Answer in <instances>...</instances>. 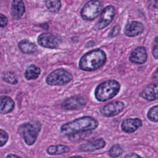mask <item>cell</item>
Listing matches in <instances>:
<instances>
[{
	"label": "cell",
	"mask_w": 158,
	"mask_h": 158,
	"mask_svg": "<svg viewBox=\"0 0 158 158\" xmlns=\"http://www.w3.org/2000/svg\"><path fill=\"white\" fill-rule=\"evenodd\" d=\"M99 122L90 116H84L71 122L63 124L60 127V131L66 135L88 131L96 129Z\"/></svg>",
	"instance_id": "6da1fadb"
},
{
	"label": "cell",
	"mask_w": 158,
	"mask_h": 158,
	"mask_svg": "<svg viewBox=\"0 0 158 158\" xmlns=\"http://www.w3.org/2000/svg\"><path fill=\"white\" fill-rule=\"evenodd\" d=\"M106 61V53L96 49L85 53L80 59L79 67L85 71H93L102 67Z\"/></svg>",
	"instance_id": "7a4b0ae2"
},
{
	"label": "cell",
	"mask_w": 158,
	"mask_h": 158,
	"mask_svg": "<svg viewBox=\"0 0 158 158\" xmlns=\"http://www.w3.org/2000/svg\"><path fill=\"white\" fill-rule=\"evenodd\" d=\"M120 84L115 80H109L101 83L95 89L96 99L100 102H104L114 98L120 90Z\"/></svg>",
	"instance_id": "3957f363"
},
{
	"label": "cell",
	"mask_w": 158,
	"mask_h": 158,
	"mask_svg": "<svg viewBox=\"0 0 158 158\" xmlns=\"http://www.w3.org/2000/svg\"><path fill=\"white\" fill-rule=\"evenodd\" d=\"M41 127L40 122L33 120L21 125L19 128V133L27 144L32 145L36 141Z\"/></svg>",
	"instance_id": "277c9868"
},
{
	"label": "cell",
	"mask_w": 158,
	"mask_h": 158,
	"mask_svg": "<svg viewBox=\"0 0 158 158\" xmlns=\"http://www.w3.org/2000/svg\"><path fill=\"white\" fill-rule=\"evenodd\" d=\"M73 78L72 75L63 69H57L51 72L46 78V83L49 85H63L69 83Z\"/></svg>",
	"instance_id": "5b68a950"
},
{
	"label": "cell",
	"mask_w": 158,
	"mask_h": 158,
	"mask_svg": "<svg viewBox=\"0 0 158 158\" xmlns=\"http://www.w3.org/2000/svg\"><path fill=\"white\" fill-rule=\"evenodd\" d=\"M101 10V4L99 0H90L83 6L81 15L85 20H91L99 15Z\"/></svg>",
	"instance_id": "8992f818"
},
{
	"label": "cell",
	"mask_w": 158,
	"mask_h": 158,
	"mask_svg": "<svg viewBox=\"0 0 158 158\" xmlns=\"http://www.w3.org/2000/svg\"><path fill=\"white\" fill-rule=\"evenodd\" d=\"M37 40L38 44L42 47L52 49L57 48L60 43V39L59 36L49 33L41 34L38 37Z\"/></svg>",
	"instance_id": "52a82bcc"
},
{
	"label": "cell",
	"mask_w": 158,
	"mask_h": 158,
	"mask_svg": "<svg viewBox=\"0 0 158 158\" xmlns=\"http://www.w3.org/2000/svg\"><path fill=\"white\" fill-rule=\"evenodd\" d=\"M124 108V104L121 101H114L100 108L101 114L104 117H113L120 113Z\"/></svg>",
	"instance_id": "ba28073f"
},
{
	"label": "cell",
	"mask_w": 158,
	"mask_h": 158,
	"mask_svg": "<svg viewBox=\"0 0 158 158\" xmlns=\"http://www.w3.org/2000/svg\"><path fill=\"white\" fill-rule=\"evenodd\" d=\"M115 9L112 6H107L102 10L100 18L96 24L98 29H102L107 27L114 19Z\"/></svg>",
	"instance_id": "9c48e42d"
},
{
	"label": "cell",
	"mask_w": 158,
	"mask_h": 158,
	"mask_svg": "<svg viewBox=\"0 0 158 158\" xmlns=\"http://www.w3.org/2000/svg\"><path fill=\"white\" fill-rule=\"evenodd\" d=\"M86 105L85 100L79 96H72L64 100L61 104V108L65 110H75L83 108Z\"/></svg>",
	"instance_id": "30bf717a"
},
{
	"label": "cell",
	"mask_w": 158,
	"mask_h": 158,
	"mask_svg": "<svg viewBox=\"0 0 158 158\" xmlns=\"http://www.w3.org/2000/svg\"><path fill=\"white\" fill-rule=\"evenodd\" d=\"M142 126V121L139 118H127L123 120L121 124V128L123 131L127 133H131Z\"/></svg>",
	"instance_id": "8fae6325"
},
{
	"label": "cell",
	"mask_w": 158,
	"mask_h": 158,
	"mask_svg": "<svg viewBox=\"0 0 158 158\" xmlns=\"http://www.w3.org/2000/svg\"><path fill=\"white\" fill-rule=\"evenodd\" d=\"M106 146V141L102 138L97 139L91 141H89L85 144H83L78 147L80 151L90 152L101 149Z\"/></svg>",
	"instance_id": "7c38bea8"
},
{
	"label": "cell",
	"mask_w": 158,
	"mask_h": 158,
	"mask_svg": "<svg viewBox=\"0 0 158 158\" xmlns=\"http://www.w3.org/2000/svg\"><path fill=\"white\" fill-rule=\"evenodd\" d=\"M139 96L148 101L158 99V83L148 85L139 94Z\"/></svg>",
	"instance_id": "4fadbf2b"
},
{
	"label": "cell",
	"mask_w": 158,
	"mask_h": 158,
	"mask_svg": "<svg viewBox=\"0 0 158 158\" xmlns=\"http://www.w3.org/2000/svg\"><path fill=\"white\" fill-rule=\"evenodd\" d=\"M144 30L143 24L139 22L132 21L127 23L125 29V34L129 37H133L141 34Z\"/></svg>",
	"instance_id": "5bb4252c"
},
{
	"label": "cell",
	"mask_w": 158,
	"mask_h": 158,
	"mask_svg": "<svg viewBox=\"0 0 158 158\" xmlns=\"http://www.w3.org/2000/svg\"><path fill=\"white\" fill-rule=\"evenodd\" d=\"M129 60L135 64H142L147 60V52L144 47H138L130 54Z\"/></svg>",
	"instance_id": "9a60e30c"
},
{
	"label": "cell",
	"mask_w": 158,
	"mask_h": 158,
	"mask_svg": "<svg viewBox=\"0 0 158 158\" xmlns=\"http://www.w3.org/2000/svg\"><path fill=\"white\" fill-rule=\"evenodd\" d=\"M25 5L22 0H13L11 4V15L13 18L19 19L25 12Z\"/></svg>",
	"instance_id": "2e32d148"
},
{
	"label": "cell",
	"mask_w": 158,
	"mask_h": 158,
	"mask_svg": "<svg viewBox=\"0 0 158 158\" xmlns=\"http://www.w3.org/2000/svg\"><path fill=\"white\" fill-rule=\"evenodd\" d=\"M15 102L13 99L6 96L1 97V112L2 114H7L10 112L14 108Z\"/></svg>",
	"instance_id": "e0dca14e"
},
{
	"label": "cell",
	"mask_w": 158,
	"mask_h": 158,
	"mask_svg": "<svg viewBox=\"0 0 158 158\" xmlns=\"http://www.w3.org/2000/svg\"><path fill=\"white\" fill-rule=\"evenodd\" d=\"M19 48L22 52L26 54H32L36 51V46L35 44L27 40L20 41L19 43Z\"/></svg>",
	"instance_id": "ac0fdd59"
},
{
	"label": "cell",
	"mask_w": 158,
	"mask_h": 158,
	"mask_svg": "<svg viewBox=\"0 0 158 158\" xmlns=\"http://www.w3.org/2000/svg\"><path fill=\"white\" fill-rule=\"evenodd\" d=\"M70 151V148L63 144L51 145L49 146L47 149V152L50 155H59L63 153L68 152Z\"/></svg>",
	"instance_id": "d6986e66"
},
{
	"label": "cell",
	"mask_w": 158,
	"mask_h": 158,
	"mask_svg": "<svg viewBox=\"0 0 158 158\" xmlns=\"http://www.w3.org/2000/svg\"><path fill=\"white\" fill-rule=\"evenodd\" d=\"M41 73V69L35 65H30L25 72V77L26 79L35 80L36 79Z\"/></svg>",
	"instance_id": "ffe728a7"
},
{
	"label": "cell",
	"mask_w": 158,
	"mask_h": 158,
	"mask_svg": "<svg viewBox=\"0 0 158 158\" xmlns=\"http://www.w3.org/2000/svg\"><path fill=\"white\" fill-rule=\"evenodd\" d=\"M45 6L47 9L51 12H58L61 7L60 0H45Z\"/></svg>",
	"instance_id": "44dd1931"
},
{
	"label": "cell",
	"mask_w": 158,
	"mask_h": 158,
	"mask_svg": "<svg viewBox=\"0 0 158 158\" xmlns=\"http://www.w3.org/2000/svg\"><path fill=\"white\" fill-rule=\"evenodd\" d=\"M123 150L122 149V148L120 146V145L116 144L113 145L110 149L109 150V157H112V158H116L117 157H118L119 156H120L122 152H123Z\"/></svg>",
	"instance_id": "7402d4cb"
},
{
	"label": "cell",
	"mask_w": 158,
	"mask_h": 158,
	"mask_svg": "<svg viewBox=\"0 0 158 158\" xmlns=\"http://www.w3.org/2000/svg\"><path fill=\"white\" fill-rule=\"evenodd\" d=\"M147 117L149 120L158 122V105L152 107L148 112Z\"/></svg>",
	"instance_id": "603a6c76"
},
{
	"label": "cell",
	"mask_w": 158,
	"mask_h": 158,
	"mask_svg": "<svg viewBox=\"0 0 158 158\" xmlns=\"http://www.w3.org/2000/svg\"><path fill=\"white\" fill-rule=\"evenodd\" d=\"M2 79L7 83L15 85L17 83V80L14 73L11 72H4L2 75Z\"/></svg>",
	"instance_id": "cb8c5ba5"
},
{
	"label": "cell",
	"mask_w": 158,
	"mask_h": 158,
	"mask_svg": "<svg viewBox=\"0 0 158 158\" xmlns=\"http://www.w3.org/2000/svg\"><path fill=\"white\" fill-rule=\"evenodd\" d=\"M9 136L7 133L2 129L0 130V141H1V147H2L8 141Z\"/></svg>",
	"instance_id": "d4e9b609"
},
{
	"label": "cell",
	"mask_w": 158,
	"mask_h": 158,
	"mask_svg": "<svg viewBox=\"0 0 158 158\" xmlns=\"http://www.w3.org/2000/svg\"><path fill=\"white\" fill-rule=\"evenodd\" d=\"M152 54L156 59H158V36L156 37L152 48Z\"/></svg>",
	"instance_id": "484cf974"
},
{
	"label": "cell",
	"mask_w": 158,
	"mask_h": 158,
	"mask_svg": "<svg viewBox=\"0 0 158 158\" xmlns=\"http://www.w3.org/2000/svg\"><path fill=\"white\" fill-rule=\"evenodd\" d=\"M120 30V26L118 25H116L115 26H114V27L112 28V29L111 30V31H110V32L109 36L110 37H114V36L117 35L119 33Z\"/></svg>",
	"instance_id": "4316f807"
},
{
	"label": "cell",
	"mask_w": 158,
	"mask_h": 158,
	"mask_svg": "<svg viewBox=\"0 0 158 158\" xmlns=\"http://www.w3.org/2000/svg\"><path fill=\"white\" fill-rule=\"evenodd\" d=\"M0 16H1V17H0V19H1V27L2 28L5 27L6 26L7 23V18L6 17V16L3 15L2 14H1Z\"/></svg>",
	"instance_id": "83f0119b"
},
{
	"label": "cell",
	"mask_w": 158,
	"mask_h": 158,
	"mask_svg": "<svg viewBox=\"0 0 158 158\" xmlns=\"http://www.w3.org/2000/svg\"><path fill=\"white\" fill-rule=\"evenodd\" d=\"M123 158H142V157L136 153L131 152V153L126 154Z\"/></svg>",
	"instance_id": "f1b7e54d"
},
{
	"label": "cell",
	"mask_w": 158,
	"mask_h": 158,
	"mask_svg": "<svg viewBox=\"0 0 158 158\" xmlns=\"http://www.w3.org/2000/svg\"><path fill=\"white\" fill-rule=\"evenodd\" d=\"M152 78H153V80L154 81H156V82H157L158 83V68L156 70V71L153 73Z\"/></svg>",
	"instance_id": "f546056e"
},
{
	"label": "cell",
	"mask_w": 158,
	"mask_h": 158,
	"mask_svg": "<svg viewBox=\"0 0 158 158\" xmlns=\"http://www.w3.org/2000/svg\"><path fill=\"white\" fill-rule=\"evenodd\" d=\"M149 7H151L152 6V4H154L156 7H157L158 5V1L157 0H149Z\"/></svg>",
	"instance_id": "4dcf8cb0"
},
{
	"label": "cell",
	"mask_w": 158,
	"mask_h": 158,
	"mask_svg": "<svg viewBox=\"0 0 158 158\" xmlns=\"http://www.w3.org/2000/svg\"><path fill=\"white\" fill-rule=\"evenodd\" d=\"M6 158H21L20 157L17 156V155H15V154H9Z\"/></svg>",
	"instance_id": "1f68e13d"
},
{
	"label": "cell",
	"mask_w": 158,
	"mask_h": 158,
	"mask_svg": "<svg viewBox=\"0 0 158 158\" xmlns=\"http://www.w3.org/2000/svg\"><path fill=\"white\" fill-rule=\"evenodd\" d=\"M68 158H83V157L81 156H72V157H70Z\"/></svg>",
	"instance_id": "d6a6232c"
}]
</instances>
